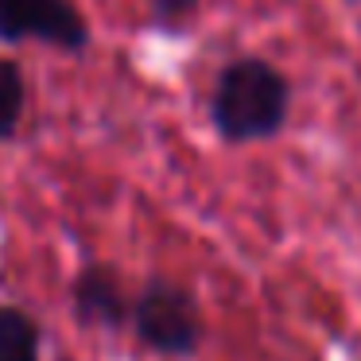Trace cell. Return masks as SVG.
I'll return each instance as SVG.
<instances>
[{
	"mask_svg": "<svg viewBox=\"0 0 361 361\" xmlns=\"http://www.w3.org/2000/svg\"><path fill=\"white\" fill-rule=\"evenodd\" d=\"M210 117L229 144L268 140L288 121V82L264 59H237L218 74Z\"/></svg>",
	"mask_w": 361,
	"mask_h": 361,
	"instance_id": "obj_1",
	"label": "cell"
},
{
	"mask_svg": "<svg viewBox=\"0 0 361 361\" xmlns=\"http://www.w3.org/2000/svg\"><path fill=\"white\" fill-rule=\"evenodd\" d=\"M133 330L164 357H190L202 342V311L195 291L175 280H148L133 299Z\"/></svg>",
	"mask_w": 361,
	"mask_h": 361,
	"instance_id": "obj_2",
	"label": "cell"
},
{
	"mask_svg": "<svg viewBox=\"0 0 361 361\" xmlns=\"http://www.w3.org/2000/svg\"><path fill=\"white\" fill-rule=\"evenodd\" d=\"M0 39L82 51L90 43V24L71 0H0Z\"/></svg>",
	"mask_w": 361,
	"mask_h": 361,
	"instance_id": "obj_3",
	"label": "cell"
},
{
	"mask_svg": "<svg viewBox=\"0 0 361 361\" xmlns=\"http://www.w3.org/2000/svg\"><path fill=\"white\" fill-rule=\"evenodd\" d=\"M74 314H78L86 326H105L117 330L125 322H133V303L125 295V283L113 272L109 264H86L78 276H74Z\"/></svg>",
	"mask_w": 361,
	"mask_h": 361,
	"instance_id": "obj_4",
	"label": "cell"
},
{
	"mask_svg": "<svg viewBox=\"0 0 361 361\" xmlns=\"http://www.w3.org/2000/svg\"><path fill=\"white\" fill-rule=\"evenodd\" d=\"M0 361H39V326L20 307H0Z\"/></svg>",
	"mask_w": 361,
	"mask_h": 361,
	"instance_id": "obj_5",
	"label": "cell"
},
{
	"mask_svg": "<svg viewBox=\"0 0 361 361\" xmlns=\"http://www.w3.org/2000/svg\"><path fill=\"white\" fill-rule=\"evenodd\" d=\"M24 102H27L24 71L12 59H0V140H8L16 133L20 117H24Z\"/></svg>",
	"mask_w": 361,
	"mask_h": 361,
	"instance_id": "obj_6",
	"label": "cell"
},
{
	"mask_svg": "<svg viewBox=\"0 0 361 361\" xmlns=\"http://www.w3.org/2000/svg\"><path fill=\"white\" fill-rule=\"evenodd\" d=\"M195 8H198V0H152V16H156L159 24H179V20H187Z\"/></svg>",
	"mask_w": 361,
	"mask_h": 361,
	"instance_id": "obj_7",
	"label": "cell"
}]
</instances>
